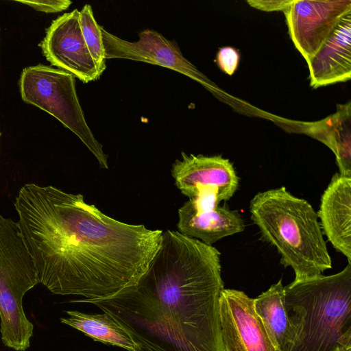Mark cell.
Listing matches in <instances>:
<instances>
[{
  "instance_id": "obj_10",
  "label": "cell",
  "mask_w": 351,
  "mask_h": 351,
  "mask_svg": "<svg viewBox=\"0 0 351 351\" xmlns=\"http://www.w3.org/2000/svg\"><path fill=\"white\" fill-rule=\"evenodd\" d=\"M219 319L224 351H278L254 308V298L243 291L223 289Z\"/></svg>"
},
{
  "instance_id": "obj_4",
  "label": "cell",
  "mask_w": 351,
  "mask_h": 351,
  "mask_svg": "<svg viewBox=\"0 0 351 351\" xmlns=\"http://www.w3.org/2000/svg\"><path fill=\"white\" fill-rule=\"evenodd\" d=\"M293 339L285 351L351 348V264L341 271L285 287Z\"/></svg>"
},
{
  "instance_id": "obj_9",
  "label": "cell",
  "mask_w": 351,
  "mask_h": 351,
  "mask_svg": "<svg viewBox=\"0 0 351 351\" xmlns=\"http://www.w3.org/2000/svg\"><path fill=\"white\" fill-rule=\"evenodd\" d=\"M79 15L75 9L53 21L40 47L52 65L88 83L101 75L84 40Z\"/></svg>"
},
{
  "instance_id": "obj_7",
  "label": "cell",
  "mask_w": 351,
  "mask_h": 351,
  "mask_svg": "<svg viewBox=\"0 0 351 351\" xmlns=\"http://www.w3.org/2000/svg\"><path fill=\"white\" fill-rule=\"evenodd\" d=\"M283 12L289 36L308 62L351 14V1L294 0Z\"/></svg>"
},
{
  "instance_id": "obj_23",
  "label": "cell",
  "mask_w": 351,
  "mask_h": 351,
  "mask_svg": "<svg viewBox=\"0 0 351 351\" xmlns=\"http://www.w3.org/2000/svg\"><path fill=\"white\" fill-rule=\"evenodd\" d=\"M136 351H150L145 348H143V347H140L138 346V349Z\"/></svg>"
},
{
  "instance_id": "obj_5",
  "label": "cell",
  "mask_w": 351,
  "mask_h": 351,
  "mask_svg": "<svg viewBox=\"0 0 351 351\" xmlns=\"http://www.w3.org/2000/svg\"><path fill=\"white\" fill-rule=\"evenodd\" d=\"M39 283L18 222L0 214V332L5 346L25 351L34 325L23 306L25 294Z\"/></svg>"
},
{
  "instance_id": "obj_11",
  "label": "cell",
  "mask_w": 351,
  "mask_h": 351,
  "mask_svg": "<svg viewBox=\"0 0 351 351\" xmlns=\"http://www.w3.org/2000/svg\"><path fill=\"white\" fill-rule=\"evenodd\" d=\"M181 156L172 165L171 175L177 188L189 199L199 192H208L220 203L229 200L238 189L239 178L228 159L184 152Z\"/></svg>"
},
{
  "instance_id": "obj_3",
  "label": "cell",
  "mask_w": 351,
  "mask_h": 351,
  "mask_svg": "<svg viewBox=\"0 0 351 351\" xmlns=\"http://www.w3.org/2000/svg\"><path fill=\"white\" fill-rule=\"evenodd\" d=\"M250 213L263 240L276 248L280 263L293 269L294 280L314 278L331 269L317 213L306 200L282 186L255 195Z\"/></svg>"
},
{
  "instance_id": "obj_12",
  "label": "cell",
  "mask_w": 351,
  "mask_h": 351,
  "mask_svg": "<svg viewBox=\"0 0 351 351\" xmlns=\"http://www.w3.org/2000/svg\"><path fill=\"white\" fill-rule=\"evenodd\" d=\"M219 204L206 195L189 199L178 209V232L210 245L243 232L245 226L240 214Z\"/></svg>"
},
{
  "instance_id": "obj_1",
  "label": "cell",
  "mask_w": 351,
  "mask_h": 351,
  "mask_svg": "<svg viewBox=\"0 0 351 351\" xmlns=\"http://www.w3.org/2000/svg\"><path fill=\"white\" fill-rule=\"evenodd\" d=\"M14 206L39 283L51 293L102 299L135 285L163 231L116 220L82 194L25 184Z\"/></svg>"
},
{
  "instance_id": "obj_8",
  "label": "cell",
  "mask_w": 351,
  "mask_h": 351,
  "mask_svg": "<svg viewBox=\"0 0 351 351\" xmlns=\"http://www.w3.org/2000/svg\"><path fill=\"white\" fill-rule=\"evenodd\" d=\"M106 59L121 58L147 62L180 73L213 89L209 80L186 59L178 45L160 33L145 29L139 39L130 42L107 32L101 26Z\"/></svg>"
},
{
  "instance_id": "obj_14",
  "label": "cell",
  "mask_w": 351,
  "mask_h": 351,
  "mask_svg": "<svg viewBox=\"0 0 351 351\" xmlns=\"http://www.w3.org/2000/svg\"><path fill=\"white\" fill-rule=\"evenodd\" d=\"M307 64L313 88L350 80L351 14L343 19Z\"/></svg>"
},
{
  "instance_id": "obj_16",
  "label": "cell",
  "mask_w": 351,
  "mask_h": 351,
  "mask_svg": "<svg viewBox=\"0 0 351 351\" xmlns=\"http://www.w3.org/2000/svg\"><path fill=\"white\" fill-rule=\"evenodd\" d=\"M254 308L275 348L285 351L293 339V328L282 280L254 298Z\"/></svg>"
},
{
  "instance_id": "obj_24",
  "label": "cell",
  "mask_w": 351,
  "mask_h": 351,
  "mask_svg": "<svg viewBox=\"0 0 351 351\" xmlns=\"http://www.w3.org/2000/svg\"><path fill=\"white\" fill-rule=\"evenodd\" d=\"M1 135V134H0Z\"/></svg>"
},
{
  "instance_id": "obj_21",
  "label": "cell",
  "mask_w": 351,
  "mask_h": 351,
  "mask_svg": "<svg viewBox=\"0 0 351 351\" xmlns=\"http://www.w3.org/2000/svg\"><path fill=\"white\" fill-rule=\"evenodd\" d=\"M294 0L261 1L250 0L247 3L252 7L265 12L284 11Z\"/></svg>"
},
{
  "instance_id": "obj_6",
  "label": "cell",
  "mask_w": 351,
  "mask_h": 351,
  "mask_svg": "<svg viewBox=\"0 0 351 351\" xmlns=\"http://www.w3.org/2000/svg\"><path fill=\"white\" fill-rule=\"evenodd\" d=\"M19 86L25 102L57 119L82 141L101 168H109L108 156L86 121L72 74L39 64L22 71Z\"/></svg>"
},
{
  "instance_id": "obj_19",
  "label": "cell",
  "mask_w": 351,
  "mask_h": 351,
  "mask_svg": "<svg viewBox=\"0 0 351 351\" xmlns=\"http://www.w3.org/2000/svg\"><path fill=\"white\" fill-rule=\"evenodd\" d=\"M240 60L238 51L232 47H223L217 53L216 61L222 71L232 75L237 69Z\"/></svg>"
},
{
  "instance_id": "obj_13",
  "label": "cell",
  "mask_w": 351,
  "mask_h": 351,
  "mask_svg": "<svg viewBox=\"0 0 351 351\" xmlns=\"http://www.w3.org/2000/svg\"><path fill=\"white\" fill-rule=\"evenodd\" d=\"M317 213L323 234L351 264V177L333 176Z\"/></svg>"
},
{
  "instance_id": "obj_20",
  "label": "cell",
  "mask_w": 351,
  "mask_h": 351,
  "mask_svg": "<svg viewBox=\"0 0 351 351\" xmlns=\"http://www.w3.org/2000/svg\"><path fill=\"white\" fill-rule=\"evenodd\" d=\"M15 1L45 13H55L65 10L72 3L69 0H16Z\"/></svg>"
},
{
  "instance_id": "obj_2",
  "label": "cell",
  "mask_w": 351,
  "mask_h": 351,
  "mask_svg": "<svg viewBox=\"0 0 351 351\" xmlns=\"http://www.w3.org/2000/svg\"><path fill=\"white\" fill-rule=\"evenodd\" d=\"M224 284L220 252L167 230L138 282L92 304L150 351H224L219 306Z\"/></svg>"
},
{
  "instance_id": "obj_18",
  "label": "cell",
  "mask_w": 351,
  "mask_h": 351,
  "mask_svg": "<svg viewBox=\"0 0 351 351\" xmlns=\"http://www.w3.org/2000/svg\"><path fill=\"white\" fill-rule=\"evenodd\" d=\"M79 20L84 40L101 75L106 67L105 49L101 26L95 19L90 5L86 4L80 11Z\"/></svg>"
},
{
  "instance_id": "obj_15",
  "label": "cell",
  "mask_w": 351,
  "mask_h": 351,
  "mask_svg": "<svg viewBox=\"0 0 351 351\" xmlns=\"http://www.w3.org/2000/svg\"><path fill=\"white\" fill-rule=\"evenodd\" d=\"M300 132L326 145L335 154L339 174L351 177V102L318 121L303 122Z\"/></svg>"
},
{
  "instance_id": "obj_22",
  "label": "cell",
  "mask_w": 351,
  "mask_h": 351,
  "mask_svg": "<svg viewBox=\"0 0 351 351\" xmlns=\"http://www.w3.org/2000/svg\"><path fill=\"white\" fill-rule=\"evenodd\" d=\"M333 351H351V348H346L342 346H337Z\"/></svg>"
},
{
  "instance_id": "obj_17",
  "label": "cell",
  "mask_w": 351,
  "mask_h": 351,
  "mask_svg": "<svg viewBox=\"0 0 351 351\" xmlns=\"http://www.w3.org/2000/svg\"><path fill=\"white\" fill-rule=\"evenodd\" d=\"M66 313L67 317L60 318L62 324L83 332L94 341L128 351H136L138 348L127 331L106 313L88 314L66 311Z\"/></svg>"
}]
</instances>
